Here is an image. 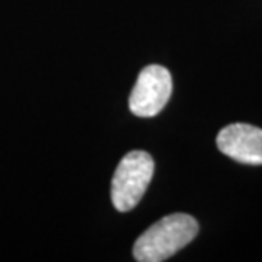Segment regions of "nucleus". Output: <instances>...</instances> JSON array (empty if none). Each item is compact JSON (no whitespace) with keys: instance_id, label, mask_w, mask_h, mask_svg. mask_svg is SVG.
<instances>
[{"instance_id":"obj_4","label":"nucleus","mask_w":262,"mask_h":262,"mask_svg":"<svg viewBox=\"0 0 262 262\" xmlns=\"http://www.w3.org/2000/svg\"><path fill=\"white\" fill-rule=\"evenodd\" d=\"M218 150L230 159L249 165H262V129L252 124L235 123L216 136Z\"/></svg>"},{"instance_id":"obj_2","label":"nucleus","mask_w":262,"mask_h":262,"mask_svg":"<svg viewBox=\"0 0 262 262\" xmlns=\"http://www.w3.org/2000/svg\"><path fill=\"white\" fill-rule=\"evenodd\" d=\"M154 169V159L143 150H133L119 160L111 182V199L118 211L128 213L141 201Z\"/></svg>"},{"instance_id":"obj_1","label":"nucleus","mask_w":262,"mask_h":262,"mask_svg":"<svg viewBox=\"0 0 262 262\" xmlns=\"http://www.w3.org/2000/svg\"><path fill=\"white\" fill-rule=\"evenodd\" d=\"M199 225L191 214L174 213L159 220L136 238L133 255L138 262H162L191 244Z\"/></svg>"},{"instance_id":"obj_3","label":"nucleus","mask_w":262,"mask_h":262,"mask_svg":"<svg viewBox=\"0 0 262 262\" xmlns=\"http://www.w3.org/2000/svg\"><path fill=\"white\" fill-rule=\"evenodd\" d=\"M170 94V72L162 65H148L140 72L138 80L131 91L129 109L135 116L154 118L165 107Z\"/></svg>"}]
</instances>
